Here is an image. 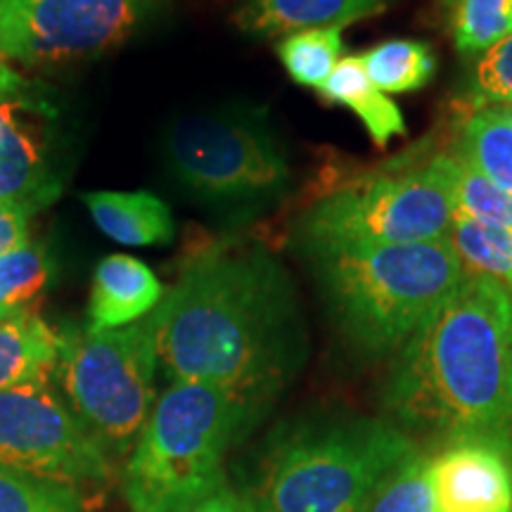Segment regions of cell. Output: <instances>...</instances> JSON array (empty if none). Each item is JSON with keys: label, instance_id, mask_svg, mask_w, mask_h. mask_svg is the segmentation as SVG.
I'll list each match as a JSON object with an SVG mask.
<instances>
[{"label": "cell", "instance_id": "8", "mask_svg": "<svg viewBox=\"0 0 512 512\" xmlns=\"http://www.w3.org/2000/svg\"><path fill=\"white\" fill-rule=\"evenodd\" d=\"M157 344L152 318L114 330L67 325L57 330L55 377L64 401L105 448H133L155 408Z\"/></svg>", "mask_w": 512, "mask_h": 512}, {"label": "cell", "instance_id": "30", "mask_svg": "<svg viewBox=\"0 0 512 512\" xmlns=\"http://www.w3.org/2000/svg\"><path fill=\"white\" fill-rule=\"evenodd\" d=\"M10 72H12V62H8L3 55H0V81H3Z\"/></svg>", "mask_w": 512, "mask_h": 512}, {"label": "cell", "instance_id": "2", "mask_svg": "<svg viewBox=\"0 0 512 512\" xmlns=\"http://www.w3.org/2000/svg\"><path fill=\"white\" fill-rule=\"evenodd\" d=\"M384 406L415 432L446 441H512V292L465 273L394 354Z\"/></svg>", "mask_w": 512, "mask_h": 512}, {"label": "cell", "instance_id": "19", "mask_svg": "<svg viewBox=\"0 0 512 512\" xmlns=\"http://www.w3.org/2000/svg\"><path fill=\"white\" fill-rule=\"evenodd\" d=\"M358 60L366 69L368 79L387 95L420 91L437 72V57L430 43L415 41V38L382 41L368 48L366 53H358Z\"/></svg>", "mask_w": 512, "mask_h": 512}, {"label": "cell", "instance_id": "11", "mask_svg": "<svg viewBox=\"0 0 512 512\" xmlns=\"http://www.w3.org/2000/svg\"><path fill=\"white\" fill-rule=\"evenodd\" d=\"M62 185L55 105L43 86L12 69L0 81V202L34 216Z\"/></svg>", "mask_w": 512, "mask_h": 512}, {"label": "cell", "instance_id": "22", "mask_svg": "<svg viewBox=\"0 0 512 512\" xmlns=\"http://www.w3.org/2000/svg\"><path fill=\"white\" fill-rule=\"evenodd\" d=\"M342 29L323 27L287 34L275 46L278 60L294 83L304 88H318L328 81L332 69L342 60Z\"/></svg>", "mask_w": 512, "mask_h": 512}, {"label": "cell", "instance_id": "31", "mask_svg": "<svg viewBox=\"0 0 512 512\" xmlns=\"http://www.w3.org/2000/svg\"><path fill=\"white\" fill-rule=\"evenodd\" d=\"M17 309H0V323H3V320L5 318H8V316H12V313H15Z\"/></svg>", "mask_w": 512, "mask_h": 512}, {"label": "cell", "instance_id": "1", "mask_svg": "<svg viewBox=\"0 0 512 512\" xmlns=\"http://www.w3.org/2000/svg\"><path fill=\"white\" fill-rule=\"evenodd\" d=\"M150 318L171 382L214 384L261 413L306 363L292 278L261 245L216 242L192 254Z\"/></svg>", "mask_w": 512, "mask_h": 512}, {"label": "cell", "instance_id": "25", "mask_svg": "<svg viewBox=\"0 0 512 512\" xmlns=\"http://www.w3.org/2000/svg\"><path fill=\"white\" fill-rule=\"evenodd\" d=\"M53 264L46 247L27 245L0 256V309H24L46 290Z\"/></svg>", "mask_w": 512, "mask_h": 512}, {"label": "cell", "instance_id": "28", "mask_svg": "<svg viewBox=\"0 0 512 512\" xmlns=\"http://www.w3.org/2000/svg\"><path fill=\"white\" fill-rule=\"evenodd\" d=\"M31 245L29 216L0 202V256Z\"/></svg>", "mask_w": 512, "mask_h": 512}, {"label": "cell", "instance_id": "4", "mask_svg": "<svg viewBox=\"0 0 512 512\" xmlns=\"http://www.w3.org/2000/svg\"><path fill=\"white\" fill-rule=\"evenodd\" d=\"M420 448L399 425L366 415L299 422L268 451L256 512H366L380 486Z\"/></svg>", "mask_w": 512, "mask_h": 512}, {"label": "cell", "instance_id": "14", "mask_svg": "<svg viewBox=\"0 0 512 512\" xmlns=\"http://www.w3.org/2000/svg\"><path fill=\"white\" fill-rule=\"evenodd\" d=\"M392 0H247L233 22L247 36H278L294 31L349 27L387 10Z\"/></svg>", "mask_w": 512, "mask_h": 512}, {"label": "cell", "instance_id": "29", "mask_svg": "<svg viewBox=\"0 0 512 512\" xmlns=\"http://www.w3.org/2000/svg\"><path fill=\"white\" fill-rule=\"evenodd\" d=\"M185 512H256V503L252 494L235 491L230 489L228 484H223L221 489H216L214 494L204 496L202 501L190 505Z\"/></svg>", "mask_w": 512, "mask_h": 512}, {"label": "cell", "instance_id": "16", "mask_svg": "<svg viewBox=\"0 0 512 512\" xmlns=\"http://www.w3.org/2000/svg\"><path fill=\"white\" fill-rule=\"evenodd\" d=\"M318 95L328 105H342L354 112L377 147L389 145L392 138L406 136V119L399 105L368 79L358 55L342 57L328 81L318 88Z\"/></svg>", "mask_w": 512, "mask_h": 512}, {"label": "cell", "instance_id": "13", "mask_svg": "<svg viewBox=\"0 0 512 512\" xmlns=\"http://www.w3.org/2000/svg\"><path fill=\"white\" fill-rule=\"evenodd\" d=\"M164 285L145 261L131 254H110L95 266L88 328L114 330L138 323L162 304Z\"/></svg>", "mask_w": 512, "mask_h": 512}, {"label": "cell", "instance_id": "27", "mask_svg": "<svg viewBox=\"0 0 512 512\" xmlns=\"http://www.w3.org/2000/svg\"><path fill=\"white\" fill-rule=\"evenodd\" d=\"M463 100L472 110L512 107V34L477 57L463 83Z\"/></svg>", "mask_w": 512, "mask_h": 512}, {"label": "cell", "instance_id": "32", "mask_svg": "<svg viewBox=\"0 0 512 512\" xmlns=\"http://www.w3.org/2000/svg\"><path fill=\"white\" fill-rule=\"evenodd\" d=\"M508 110H510V117H512V107H508Z\"/></svg>", "mask_w": 512, "mask_h": 512}, {"label": "cell", "instance_id": "23", "mask_svg": "<svg viewBox=\"0 0 512 512\" xmlns=\"http://www.w3.org/2000/svg\"><path fill=\"white\" fill-rule=\"evenodd\" d=\"M441 159H444L448 183H451L456 214L489 223V226L505 228L512 233V195L486 181L477 169H472L470 164H465L453 152H441Z\"/></svg>", "mask_w": 512, "mask_h": 512}, {"label": "cell", "instance_id": "7", "mask_svg": "<svg viewBox=\"0 0 512 512\" xmlns=\"http://www.w3.org/2000/svg\"><path fill=\"white\" fill-rule=\"evenodd\" d=\"M174 181L209 207L247 211L285 195L292 166L266 114L245 107L192 112L164 133Z\"/></svg>", "mask_w": 512, "mask_h": 512}, {"label": "cell", "instance_id": "6", "mask_svg": "<svg viewBox=\"0 0 512 512\" xmlns=\"http://www.w3.org/2000/svg\"><path fill=\"white\" fill-rule=\"evenodd\" d=\"M453 214L451 183L439 152L422 164H394L320 195L294 223V242L309 254L446 240Z\"/></svg>", "mask_w": 512, "mask_h": 512}, {"label": "cell", "instance_id": "21", "mask_svg": "<svg viewBox=\"0 0 512 512\" xmlns=\"http://www.w3.org/2000/svg\"><path fill=\"white\" fill-rule=\"evenodd\" d=\"M460 55L479 57L512 34V0H441Z\"/></svg>", "mask_w": 512, "mask_h": 512}, {"label": "cell", "instance_id": "3", "mask_svg": "<svg viewBox=\"0 0 512 512\" xmlns=\"http://www.w3.org/2000/svg\"><path fill=\"white\" fill-rule=\"evenodd\" d=\"M304 256L337 332L366 358L394 356L465 278L446 240L332 247Z\"/></svg>", "mask_w": 512, "mask_h": 512}, {"label": "cell", "instance_id": "9", "mask_svg": "<svg viewBox=\"0 0 512 512\" xmlns=\"http://www.w3.org/2000/svg\"><path fill=\"white\" fill-rule=\"evenodd\" d=\"M50 377L0 392V465L79 489L112 477L105 448L81 425Z\"/></svg>", "mask_w": 512, "mask_h": 512}, {"label": "cell", "instance_id": "24", "mask_svg": "<svg viewBox=\"0 0 512 512\" xmlns=\"http://www.w3.org/2000/svg\"><path fill=\"white\" fill-rule=\"evenodd\" d=\"M366 512H437L432 456L413 453L384 479Z\"/></svg>", "mask_w": 512, "mask_h": 512}, {"label": "cell", "instance_id": "10", "mask_svg": "<svg viewBox=\"0 0 512 512\" xmlns=\"http://www.w3.org/2000/svg\"><path fill=\"white\" fill-rule=\"evenodd\" d=\"M152 0H0V55L24 67L88 60L136 34Z\"/></svg>", "mask_w": 512, "mask_h": 512}, {"label": "cell", "instance_id": "17", "mask_svg": "<svg viewBox=\"0 0 512 512\" xmlns=\"http://www.w3.org/2000/svg\"><path fill=\"white\" fill-rule=\"evenodd\" d=\"M57 330L24 306L0 323V392L55 373Z\"/></svg>", "mask_w": 512, "mask_h": 512}, {"label": "cell", "instance_id": "15", "mask_svg": "<svg viewBox=\"0 0 512 512\" xmlns=\"http://www.w3.org/2000/svg\"><path fill=\"white\" fill-rule=\"evenodd\" d=\"M83 207L102 235L128 247H164L174 240L171 209L152 192H83Z\"/></svg>", "mask_w": 512, "mask_h": 512}, {"label": "cell", "instance_id": "5", "mask_svg": "<svg viewBox=\"0 0 512 512\" xmlns=\"http://www.w3.org/2000/svg\"><path fill=\"white\" fill-rule=\"evenodd\" d=\"M261 411L207 382H171L124 467L133 512H185L226 482L228 448Z\"/></svg>", "mask_w": 512, "mask_h": 512}, {"label": "cell", "instance_id": "26", "mask_svg": "<svg viewBox=\"0 0 512 512\" xmlns=\"http://www.w3.org/2000/svg\"><path fill=\"white\" fill-rule=\"evenodd\" d=\"M0 512H81V503L69 486L0 465Z\"/></svg>", "mask_w": 512, "mask_h": 512}, {"label": "cell", "instance_id": "12", "mask_svg": "<svg viewBox=\"0 0 512 512\" xmlns=\"http://www.w3.org/2000/svg\"><path fill=\"white\" fill-rule=\"evenodd\" d=\"M432 467L437 512H512V441L451 439Z\"/></svg>", "mask_w": 512, "mask_h": 512}, {"label": "cell", "instance_id": "33", "mask_svg": "<svg viewBox=\"0 0 512 512\" xmlns=\"http://www.w3.org/2000/svg\"><path fill=\"white\" fill-rule=\"evenodd\" d=\"M510 292H512V285H510Z\"/></svg>", "mask_w": 512, "mask_h": 512}, {"label": "cell", "instance_id": "18", "mask_svg": "<svg viewBox=\"0 0 512 512\" xmlns=\"http://www.w3.org/2000/svg\"><path fill=\"white\" fill-rule=\"evenodd\" d=\"M453 155L512 195V117L508 107H486L470 114L460 126Z\"/></svg>", "mask_w": 512, "mask_h": 512}, {"label": "cell", "instance_id": "20", "mask_svg": "<svg viewBox=\"0 0 512 512\" xmlns=\"http://www.w3.org/2000/svg\"><path fill=\"white\" fill-rule=\"evenodd\" d=\"M446 242L463 264L465 273L486 275L512 285V233L489 223L453 214Z\"/></svg>", "mask_w": 512, "mask_h": 512}]
</instances>
